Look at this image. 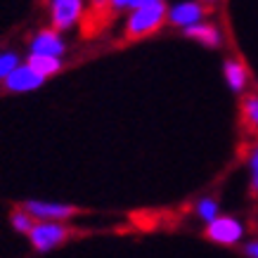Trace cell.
<instances>
[{
    "mask_svg": "<svg viewBox=\"0 0 258 258\" xmlns=\"http://www.w3.org/2000/svg\"><path fill=\"white\" fill-rule=\"evenodd\" d=\"M168 19V8L164 5V0L157 3H142L138 8H133L128 22H125V40H140L147 38L152 33H157Z\"/></svg>",
    "mask_w": 258,
    "mask_h": 258,
    "instance_id": "obj_1",
    "label": "cell"
},
{
    "mask_svg": "<svg viewBox=\"0 0 258 258\" xmlns=\"http://www.w3.org/2000/svg\"><path fill=\"white\" fill-rule=\"evenodd\" d=\"M71 237H74V230L64 225L62 220H36V225L29 230V239L36 251H52Z\"/></svg>",
    "mask_w": 258,
    "mask_h": 258,
    "instance_id": "obj_2",
    "label": "cell"
},
{
    "mask_svg": "<svg viewBox=\"0 0 258 258\" xmlns=\"http://www.w3.org/2000/svg\"><path fill=\"white\" fill-rule=\"evenodd\" d=\"M206 239L216 244H223V246H232L242 239L244 227L242 223L232 216H216L213 220H209V227H206Z\"/></svg>",
    "mask_w": 258,
    "mask_h": 258,
    "instance_id": "obj_3",
    "label": "cell"
},
{
    "mask_svg": "<svg viewBox=\"0 0 258 258\" xmlns=\"http://www.w3.org/2000/svg\"><path fill=\"white\" fill-rule=\"evenodd\" d=\"M45 83V76L38 74L31 64H24V67H17L8 79H5V90L10 93H29V90H36Z\"/></svg>",
    "mask_w": 258,
    "mask_h": 258,
    "instance_id": "obj_4",
    "label": "cell"
},
{
    "mask_svg": "<svg viewBox=\"0 0 258 258\" xmlns=\"http://www.w3.org/2000/svg\"><path fill=\"white\" fill-rule=\"evenodd\" d=\"M22 209H26L36 220H67L81 211L76 206L55 204V202H26Z\"/></svg>",
    "mask_w": 258,
    "mask_h": 258,
    "instance_id": "obj_5",
    "label": "cell"
},
{
    "mask_svg": "<svg viewBox=\"0 0 258 258\" xmlns=\"http://www.w3.org/2000/svg\"><path fill=\"white\" fill-rule=\"evenodd\" d=\"M211 12V8L206 5V3H195V0H189V3H180V5H173L171 12H168V22L173 26H189V24H197L202 22L204 17Z\"/></svg>",
    "mask_w": 258,
    "mask_h": 258,
    "instance_id": "obj_6",
    "label": "cell"
},
{
    "mask_svg": "<svg viewBox=\"0 0 258 258\" xmlns=\"http://www.w3.org/2000/svg\"><path fill=\"white\" fill-rule=\"evenodd\" d=\"M83 12V0H52V29L64 31L79 22Z\"/></svg>",
    "mask_w": 258,
    "mask_h": 258,
    "instance_id": "obj_7",
    "label": "cell"
},
{
    "mask_svg": "<svg viewBox=\"0 0 258 258\" xmlns=\"http://www.w3.org/2000/svg\"><path fill=\"white\" fill-rule=\"evenodd\" d=\"M64 50H67V45H64L62 36L57 33V29H45L31 40V52H36V55L62 57Z\"/></svg>",
    "mask_w": 258,
    "mask_h": 258,
    "instance_id": "obj_8",
    "label": "cell"
},
{
    "mask_svg": "<svg viewBox=\"0 0 258 258\" xmlns=\"http://www.w3.org/2000/svg\"><path fill=\"white\" fill-rule=\"evenodd\" d=\"M185 36L199 40V43H204V45H209V47H216L220 43V33L213 24H202V22L189 24V26H185Z\"/></svg>",
    "mask_w": 258,
    "mask_h": 258,
    "instance_id": "obj_9",
    "label": "cell"
},
{
    "mask_svg": "<svg viewBox=\"0 0 258 258\" xmlns=\"http://www.w3.org/2000/svg\"><path fill=\"white\" fill-rule=\"evenodd\" d=\"M223 74H225L227 86L232 88L235 93H242L244 88H246L249 71H246V67H244L242 62H237V59H227L225 67H223Z\"/></svg>",
    "mask_w": 258,
    "mask_h": 258,
    "instance_id": "obj_10",
    "label": "cell"
},
{
    "mask_svg": "<svg viewBox=\"0 0 258 258\" xmlns=\"http://www.w3.org/2000/svg\"><path fill=\"white\" fill-rule=\"evenodd\" d=\"M33 69L38 71V74H43V76H52V74H57V71L62 69V57H52V55H36V52H31V57H29V62Z\"/></svg>",
    "mask_w": 258,
    "mask_h": 258,
    "instance_id": "obj_11",
    "label": "cell"
},
{
    "mask_svg": "<svg viewBox=\"0 0 258 258\" xmlns=\"http://www.w3.org/2000/svg\"><path fill=\"white\" fill-rule=\"evenodd\" d=\"M242 123L251 135H258V95H249L242 102Z\"/></svg>",
    "mask_w": 258,
    "mask_h": 258,
    "instance_id": "obj_12",
    "label": "cell"
},
{
    "mask_svg": "<svg viewBox=\"0 0 258 258\" xmlns=\"http://www.w3.org/2000/svg\"><path fill=\"white\" fill-rule=\"evenodd\" d=\"M12 225H15L17 232H26L29 235V230L36 225V218L26 209H17V211H12Z\"/></svg>",
    "mask_w": 258,
    "mask_h": 258,
    "instance_id": "obj_13",
    "label": "cell"
},
{
    "mask_svg": "<svg viewBox=\"0 0 258 258\" xmlns=\"http://www.w3.org/2000/svg\"><path fill=\"white\" fill-rule=\"evenodd\" d=\"M197 216L202 220H213L216 216H218V202L216 199H202V202L197 204Z\"/></svg>",
    "mask_w": 258,
    "mask_h": 258,
    "instance_id": "obj_14",
    "label": "cell"
},
{
    "mask_svg": "<svg viewBox=\"0 0 258 258\" xmlns=\"http://www.w3.org/2000/svg\"><path fill=\"white\" fill-rule=\"evenodd\" d=\"M19 67V57L15 52H0V79L5 81Z\"/></svg>",
    "mask_w": 258,
    "mask_h": 258,
    "instance_id": "obj_15",
    "label": "cell"
},
{
    "mask_svg": "<svg viewBox=\"0 0 258 258\" xmlns=\"http://www.w3.org/2000/svg\"><path fill=\"white\" fill-rule=\"evenodd\" d=\"M114 12H121V10H133L138 8V0H109Z\"/></svg>",
    "mask_w": 258,
    "mask_h": 258,
    "instance_id": "obj_16",
    "label": "cell"
},
{
    "mask_svg": "<svg viewBox=\"0 0 258 258\" xmlns=\"http://www.w3.org/2000/svg\"><path fill=\"white\" fill-rule=\"evenodd\" d=\"M244 253L249 258H258V242H249L244 246Z\"/></svg>",
    "mask_w": 258,
    "mask_h": 258,
    "instance_id": "obj_17",
    "label": "cell"
},
{
    "mask_svg": "<svg viewBox=\"0 0 258 258\" xmlns=\"http://www.w3.org/2000/svg\"><path fill=\"white\" fill-rule=\"evenodd\" d=\"M249 168H251V173H258V147L253 149V154L249 159Z\"/></svg>",
    "mask_w": 258,
    "mask_h": 258,
    "instance_id": "obj_18",
    "label": "cell"
},
{
    "mask_svg": "<svg viewBox=\"0 0 258 258\" xmlns=\"http://www.w3.org/2000/svg\"><path fill=\"white\" fill-rule=\"evenodd\" d=\"M251 189L258 195V173H253V178H251Z\"/></svg>",
    "mask_w": 258,
    "mask_h": 258,
    "instance_id": "obj_19",
    "label": "cell"
},
{
    "mask_svg": "<svg viewBox=\"0 0 258 258\" xmlns=\"http://www.w3.org/2000/svg\"><path fill=\"white\" fill-rule=\"evenodd\" d=\"M142 3H157V0H138V5H142Z\"/></svg>",
    "mask_w": 258,
    "mask_h": 258,
    "instance_id": "obj_20",
    "label": "cell"
},
{
    "mask_svg": "<svg viewBox=\"0 0 258 258\" xmlns=\"http://www.w3.org/2000/svg\"><path fill=\"white\" fill-rule=\"evenodd\" d=\"M204 3H216V0H204Z\"/></svg>",
    "mask_w": 258,
    "mask_h": 258,
    "instance_id": "obj_21",
    "label": "cell"
}]
</instances>
